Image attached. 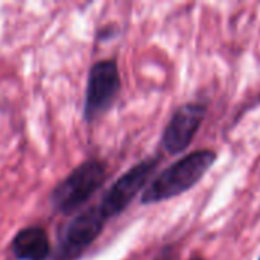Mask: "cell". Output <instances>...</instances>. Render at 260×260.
<instances>
[{
	"label": "cell",
	"instance_id": "cell-8",
	"mask_svg": "<svg viewBox=\"0 0 260 260\" xmlns=\"http://www.w3.org/2000/svg\"><path fill=\"white\" fill-rule=\"evenodd\" d=\"M189 260H204V257H201V256H195V257H192V259Z\"/></svg>",
	"mask_w": 260,
	"mask_h": 260
},
{
	"label": "cell",
	"instance_id": "cell-1",
	"mask_svg": "<svg viewBox=\"0 0 260 260\" xmlns=\"http://www.w3.org/2000/svg\"><path fill=\"white\" fill-rule=\"evenodd\" d=\"M216 161V152L212 149H198L174 161L161 171L143 190L142 204H157L183 195L192 189Z\"/></svg>",
	"mask_w": 260,
	"mask_h": 260
},
{
	"label": "cell",
	"instance_id": "cell-7",
	"mask_svg": "<svg viewBox=\"0 0 260 260\" xmlns=\"http://www.w3.org/2000/svg\"><path fill=\"white\" fill-rule=\"evenodd\" d=\"M11 250L17 260H47L50 256L47 232L40 225L21 229L14 236Z\"/></svg>",
	"mask_w": 260,
	"mask_h": 260
},
{
	"label": "cell",
	"instance_id": "cell-5",
	"mask_svg": "<svg viewBox=\"0 0 260 260\" xmlns=\"http://www.w3.org/2000/svg\"><path fill=\"white\" fill-rule=\"evenodd\" d=\"M107 219L98 209L90 207L78 213L64 229L52 260H79L101 236Z\"/></svg>",
	"mask_w": 260,
	"mask_h": 260
},
{
	"label": "cell",
	"instance_id": "cell-3",
	"mask_svg": "<svg viewBox=\"0 0 260 260\" xmlns=\"http://www.w3.org/2000/svg\"><path fill=\"white\" fill-rule=\"evenodd\" d=\"M160 161V155L145 158L140 163L129 168L111 184V187L102 197L101 204L98 206V209L101 210L107 221L125 212L126 207L134 201V198L146 189V184L149 183Z\"/></svg>",
	"mask_w": 260,
	"mask_h": 260
},
{
	"label": "cell",
	"instance_id": "cell-9",
	"mask_svg": "<svg viewBox=\"0 0 260 260\" xmlns=\"http://www.w3.org/2000/svg\"><path fill=\"white\" fill-rule=\"evenodd\" d=\"M259 260H260V257H259Z\"/></svg>",
	"mask_w": 260,
	"mask_h": 260
},
{
	"label": "cell",
	"instance_id": "cell-6",
	"mask_svg": "<svg viewBox=\"0 0 260 260\" xmlns=\"http://www.w3.org/2000/svg\"><path fill=\"white\" fill-rule=\"evenodd\" d=\"M206 113L207 107L201 102H189L177 108L161 136V146L165 151L172 155L186 151L193 142Z\"/></svg>",
	"mask_w": 260,
	"mask_h": 260
},
{
	"label": "cell",
	"instance_id": "cell-4",
	"mask_svg": "<svg viewBox=\"0 0 260 260\" xmlns=\"http://www.w3.org/2000/svg\"><path fill=\"white\" fill-rule=\"evenodd\" d=\"M122 87L119 66L114 59H102L93 64L87 78L84 99V120L91 123L104 116L116 102Z\"/></svg>",
	"mask_w": 260,
	"mask_h": 260
},
{
	"label": "cell",
	"instance_id": "cell-2",
	"mask_svg": "<svg viewBox=\"0 0 260 260\" xmlns=\"http://www.w3.org/2000/svg\"><path fill=\"white\" fill-rule=\"evenodd\" d=\"M107 165L99 158H88L76 166L50 193L53 209L62 215H72L82 207L105 183Z\"/></svg>",
	"mask_w": 260,
	"mask_h": 260
}]
</instances>
